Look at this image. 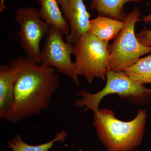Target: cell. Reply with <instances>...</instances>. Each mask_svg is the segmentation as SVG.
Here are the masks:
<instances>
[{
	"mask_svg": "<svg viewBox=\"0 0 151 151\" xmlns=\"http://www.w3.org/2000/svg\"><path fill=\"white\" fill-rule=\"evenodd\" d=\"M9 64L16 71L17 80L5 119L15 124L47 109L60 83L55 68L41 65L27 55L19 56Z\"/></svg>",
	"mask_w": 151,
	"mask_h": 151,
	"instance_id": "1",
	"label": "cell"
},
{
	"mask_svg": "<svg viewBox=\"0 0 151 151\" xmlns=\"http://www.w3.org/2000/svg\"><path fill=\"white\" fill-rule=\"evenodd\" d=\"M147 118L146 111L141 110L134 119L124 122L104 108L94 113L92 125L107 151H133L142 142Z\"/></svg>",
	"mask_w": 151,
	"mask_h": 151,
	"instance_id": "2",
	"label": "cell"
},
{
	"mask_svg": "<svg viewBox=\"0 0 151 151\" xmlns=\"http://www.w3.org/2000/svg\"><path fill=\"white\" fill-rule=\"evenodd\" d=\"M106 84L102 90L95 93L81 89L77 92L80 97L75 103L76 106L83 111H99L101 100L108 95L117 94L120 98L127 99L134 105H143L151 100V88H147L132 79L124 71L109 69L106 73Z\"/></svg>",
	"mask_w": 151,
	"mask_h": 151,
	"instance_id": "3",
	"label": "cell"
},
{
	"mask_svg": "<svg viewBox=\"0 0 151 151\" xmlns=\"http://www.w3.org/2000/svg\"><path fill=\"white\" fill-rule=\"evenodd\" d=\"M72 54L77 74L83 76L89 84L95 78L106 80L110 62L108 42L86 32L73 45Z\"/></svg>",
	"mask_w": 151,
	"mask_h": 151,
	"instance_id": "4",
	"label": "cell"
},
{
	"mask_svg": "<svg viewBox=\"0 0 151 151\" xmlns=\"http://www.w3.org/2000/svg\"><path fill=\"white\" fill-rule=\"evenodd\" d=\"M141 11L135 7L124 21L121 32L108 46L110 53L109 69L124 71L134 65L141 57L151 53V47L143 45L139 42L135 32L136 24L139 21Z\"/></svg>",
	"mask_w": 151,
	"mask_h": 151,
	"instance_id": "5",
	"label": "cell"
},
{
	"mask_svg": "<svg viewBox=\"0 0 151 151\" xmlns=\"http://www.w3.org/2000/svg\"><path fill=\"white\" fill-rule=\"evenodd\" d=\"M15 19L20 26L18 36L22 49L40 64V42L48 34L51 25L42 19L39 10L33 7L18 9Z\"/></svg>",
	"mask_w": 151,
	"mask_h": 151,
	"instance_id": "6",
	"label": "cell"
},
{
	"mask_svg": "<svg viewBox=\"0 0 151 151\" xmlns=\"http://www.w3.org/2000/svg\"><path fill=\"white\" fill-rule=\"evenodd\" d=\"M63 35L59 30L50 26L41 50L40 64L54 68L58 73L69 77L76 85L80 86L76 68L71 59L73 45L64 41Z\"/></svg>",
	"mask_w": 151,
	"mask_h": 151,
	"instance_id": "7",
	"label": "cell"
},
{
	"mask_svg": "<svg viewBox=\"0 0 151 151\" xmlns=\"http://www.w3.org/2000/svg\"><path fill=\"white\" fill-rule=\"evenodd\" d=\"M70 27V32L65 37L68 43L75 44L85 33L88 32L90 14L84 0H57Z\"/></svg>",
	"mask_w": 151,
	"mask_h": 151,
	"instance_id": "8",
	"label": "cell"
},
{
	"mask_svg": "<svg viewBox=\"0 0 151 151\" xmlns=\"http://www.w3.org/2000/svg\"><path fill=\"white\" fill-rule=\"evenodd\" d=\"M17 80L16 70L9 64L0 66V119H5L13 100Z\"/></svg>",
	"mask_w": 151,
	"mask_h": 151,
	"instance_id": "9",
	"label": "cell"
},
{
	"mask_svg": "<svg viewBox=\"0 0 151 151\" xmlns=\"http://www.w3.org/2000/svg\"><path fill=\"white\" fill-rule=\"evenodd\" d=\"M124 21L108 17L99 16L90 20L88 32L103 41L108 42L115 40L121 32Z\"/></svg>",
	"mask_w": 151,
	"mask_h": 151,
	"instance_id": "10",
	"label": "cell"
},
{
	"mask_svg": "<svg viewBox=\"0 0 151 151\" xmlns=\"http://www.w3.org/2000/svg\"><path fill=\"white\" fill-rule=\"evenodd\" d=\"M38 3L42 19L59 30L63 35H68L70 32V26L63 15L57 0H38Z\"/></svg>",
	"mask_w": 151,
	"mask_h": 151,
	"instance_id": "11",
	"label": "cell"
},
{
	"mask_svg": "<svg viewBox=\"0 0 151 151\" xmlns=\"http://www.w3.org/2000/svg\"><path fill=\"white\" fill-rule=\"evenodd\" d=\"M142 0H93L90 8L98 12V15L123 21L128 14L124 9V5L129 2H139Z\"/></svg>",
	"mask_w": 151,
	"mask_h": 151,
	"instance_id": "12",
	"label": "cell"
},
{
	"mask_svg": "<svg viewBox=\"0 0 151 151\" xmlns=\"http://www.w3.org/2000/svg\"><path fill=\"white\" fill-rule=\"evenodd\" d=\"M67 136V132L63 130L57 133L53 139L47 142L32 145L23 140L21 135H17L7 142V145L13 151H50L55 143L58 142L63 143Z\"/></svg>",
	"mask_w": 151,
	"mask_h": 151,
	"instance_id": "13",
	"label": "cell"
},
{
	"mask_svg": "<svg viewBox=\"0 0 151 151\" xmlns=\"http://www.w3.org/2000/svg\"><path fill=\"white\" fill-rule=\"evenodd\" d=\"M139 84L151 85V53L140 58L134 65L124 71Z\"/></svg>",
	"mask_w": 151,
	"mask_h": 151,
	"instance_id": "14",
	"label": "cell"
},
{
	"mask_svg": "<svg viewBox=\"0 0 151 151\" xmlns=\"http://www.w3.org/2000/svg\"><path fill=\"white\" fill-rule=\"evenodd\" d=\"M136 35L138 40L143 45L151 47V29H144L136 33Z\"/></svg>",
	"mask_w": 151,
	"mask_h": 151,
	"instance_id": "15",
	"label": "cell"
},
{
	"mask_svg": "<svg viewBox=\"0 0 151 151\" xmlns=\"http://www.w3.org/2000/svg\"><path fill=\"white\" fill-rule=\"evenodd\" d=\"M143 21L147 24H151V13L143 18Z\"/></svg>",
	"mask_w": 151,
	"mask_h": 151,
	"instance_id": "16",
	"label": "cell"
},
{
	"mask_svg": "<svg viewBox=\"0 0 151 151\" xmlns=\"http://www.w3.org/2000/svg\"><path fill=\"white\" fill-rule=\"evenodd\" d=\"M6 0H1L0 2V12H2L5 9L6 6L5 4Z\"/></svg>",
	"mask_w": 151,
	"mask_h": 151,
	"instance_id": "17",
	"label": "cell"
},
{
	"mask_svg": "<svg viewBox=\"0 0 151 151\" xmlns=\"http://www.w3.org/2000/svg\"><path fill=\"white\" fill-rule=\"evenodd\" d=\"M136 151H142L138 150H136Z\"/></svg>",
	"mask_w": 151,
	"mask_h": 151,
	"instance_id": "18",
	"label": "cell"
}]
</instances>
